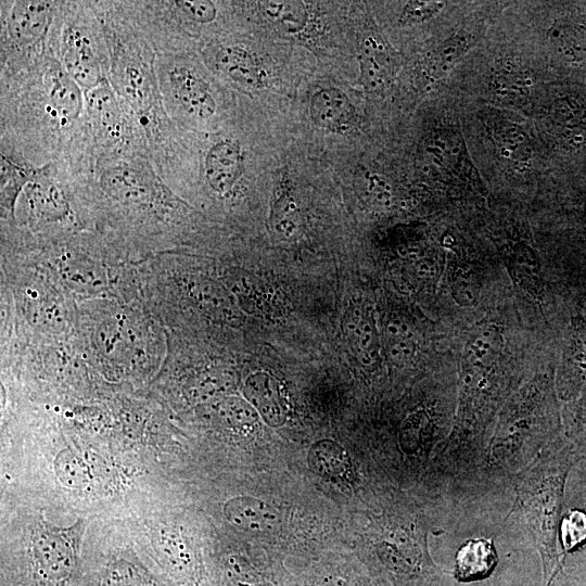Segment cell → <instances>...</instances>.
Here are the masks:
<instances>
[{
	"mask_svg": "<svg viewBox=\"0 0 586 586\" xmlns=\"http://www.w3.org/2000/svg\"><path fill=\"white\" fill-rule=\"evenodd\" d=\"M579 458L572 443L549 444L521 471L517 483L521 507L547 563L546 570L557 559L556 538L564 482Z\"/></svg>",
	"mask_w": 586,
	"mask_h": 586,
	"instance_id": "1",
	"label": "cell"
},
{
	"mask_svg": "<svg viewBox=\"0 0 586 586\" xmlns=\"http://www.w3.org/2000/svg\"><path fill=\"white\" fill-rule=\"evenodd\" d=\"M538 400V390L531 385L507 404L485 451L486 468L492 472H518L548 446L534 433Z\"/></svg>",
	"mask_w": 586,
	"mask_h": 586,
	"instance_id": "2",
	"label": "cell"
},
{
	"mask_svg": "<svg viewBox=\"0 0 586 586\" xmlns=\"http://www.w3.org/2000/svg\"><path fill=\"white\" fill-rule=\"evenodd\" d=\"M477 113L482 131L504 170L522 176L537 168L538 144L515 112L484 105Z\"/></svg>",
	"mask_w": 586,
	"mask_h": 586,
	"instance_id": "3",
	"label": "cell"
},
{
	"mask_svg": "<svg viewBox=\"0 0 586 586\" xmlns=\"http://www.w3.org/2000/svg\"><path fill=\"white\" fill-rule=\"evenodd\" d=\"M483 97L488 105L524 112L533 111L538 97V80L533 69L518 55L498 53L483 77Z\"/></svg>",
	"mask_w": 586,
	"mask_h": 586,
	"instance_id": "4",
	"label": "cell"
},
{
	"mask_svg": "<svg viewBox=\"0 0 586 586\" xmlns=\"http://www.w3.org/2000/svg\"><path fill=\"white\" fill-rule=\"evenodd\" d=\"M423 158L429 169L435 170L450 182L470 183L481 189L482 181L473 165L468 148L455 122H448L430 131L423 142Z\"/></svg>",
	"mask_w": 586,
	"mask_h": 586,
	"instance_id": "5",
	"label": "cell"
},
{
	"mask_svg": "<svg viewBox=\"0 0 586 586\" xmlns=\"http://www.w3.org/2000/svg\"><path fill=\"white\" fill-rule=\"evenodd\" d=\"M535 111L544 131L558 146L582 150L586 145V104L577 95L559 93L539 98Z\"/></svg>",
	"mask_w": 586,
	"mask_h": 586,
	"instance_id": "6",
	"label": "cell"
},
{
	"mask_svg": "<svg viewBox=\"0 0 586 586\" xmlns=\"http://www.w3.org/2000/svg\"><path fill=\"white\" fill-rule=\"evenodd\" d=\"M563 4L542 25L540 37L553 59L568 66H581L586 63V9Z\"/></svg>",
	"mask_w": 586,
	"mask_h": 586,
	"instance_id": "7",
	"label": "cell"
},
{
	"mask_svg": "<svg viewBox=\"0 0 586 586\" xmlns=\"http://www.w3.org/2000/svg\"><path fill=\"white\" fill-rule=\"evenodd\" d=\"M76 563L75 531L48 525L34 543V566L37 575L52 583L66 581Z\"/></svg>",
	"mask_w": 586,
	"mask_h": 586,
	"instance_id": "8",
	"label": "cell"
},
{
	"mask_svg": "<svg viewBox=\"0 0 586 586\" xmlns=\"http://www.w3.org/2000/svg\"><path fill=\"white\" fill-rule=\"evenodd\" d=\"M360 79L370 92H381L396 71V52L379 30H365L358 40Z\"/></svg>",
	"mask_w": 586,
	"mask_h": 586,
	"instance_id": "9",
	"label": "cell"
},
{
	"mask_svg": "<svg viewBox=\"0 0 586 586\" xmlns=\"http://www.w3.org/2000/svg\"><path fill=\"white\" fill-rule=\"evenodd\" d=\"M499 250L512 283L537 303L543 302L545 282L536 250L522 239L509 240Z\"/></svg>",
	"mask_w": 586,
	"mask_h": 586,
	"instance_id": "10",
	"label": "cell"
},
{
	"mask_svg": "<svg viewBox=\"0 0 586 586\" xmlns=\"http://www.w3.org/2000/svg\"><path fill=\"white\" fill-rule=\"evenodd\" d=\"M481 34L472 27H460L449 33L428 53L424 72L433 81L447 77L476 46Z\"/></svg>",
	"mask_w": 586,
	"mask_h": 586,
	"instance_id": "11",
	"label": "cell"
},
{
	"mask_svg": "<svg viewBox=\"0 0 586 586\" xmlns=\"http://www.w3.org/2000/svg\"><path fill=\"white\" fill-rule=\"evenodd\" d=\"M63 60L68 75L86 90L90 91L103 82L91 40L79 28L66 30Z\"/></svg>",
	"mask_w": 586,
	"mask_h": 586,
	"instance_id": "12",
	"label": "cell"
},
{
	"mask_svg": "<svg viewBox=\"0 0 586 586\" xmlns=\"http://www.w3.org/2000/svg\"><path fill=\"white\" fill-rule=\"evenodd\" d=\"M309 114L318 127L340 135L351 131L356 122L351 100L334 87L321 88L313 94Z\"/></svg>",
	"mask_w": 586,
	"mask_h": 586,
	"instance_id": "13",
	"label": "cell"
},
{
	"mask_svg": "<svg viewBox=\"0 0 586 586\" xmlns=\"http://www.w3.org/2000/svg\"><path fill=\"white\" fill-rule=\"evenodd\" d=\"M502 336L494 324L479 327L467 340L462 357V378L487 377L502 348Z\"/></svg>",
	"mask_w": 586,
	"mask_h": 586,
	"instance_id": "14",
	"label": "cell"
},
{
	"mask_svg": "<svg viewBox=\"0 0 586 586\" xmlns=\"http://www.w3.org/2000/svg\"><path fill=\"white\" fill-rule=\"evenodd\" d=\"M243 171L240 145L230 140L214 144L205 157V177L213 190L220 194L229 192Z\"/></svg>",
	"mask_w": 586,
	"mask_h": 586,
	"instance_id": "15",
	"label": "cell"
},
{
	"mask_svg": "<svg viewBox=\"0 0 586 586\" xmlns=\"http://www.w3.org/2000/svg\"><path fill=\"white\" fill-rule=\"evenodd\" d=\"M169 80L175 98L188 113L201 118L215 113L216 103L209 87L196 73L176 67L169 73Z\"/></svg>",
	"mask_w": 586,
	"mask_h": 586,
	"instance_id": "16",
	"label": "cell"
},
{
	"mask_svg": "<svg viewBox=\"0 0 586 586\" xmlns=\"http://www.w3.org/2000/svg\"><path fill=\"white\" fill-rule=\"evenodd\" d=\"M586 385V324H578L563 355L558 374V392L570 399Z\"/></svg>",
	"mask_w": 586,
	"mask_h": 586,
	"instance_id": "17",
	"label": "cell"
},
{
	"mask_svg": "<svg viewBox=\"0 0 586 586\" xmlns=\"http://www.w3.org/2000/svg\"><path fill=\"white\" fill-rule=\"evenodd\" d=\"M498 562L492 539L471 538L457 551L455 577L459 582H474L486 578Z\"/></svg>",
	"mask_w": 586,
	"mask_h": 586,
	"instance_id": "18",
	"label": "cell"
},
{
	"mask_svg": "<svg viewBox=\"0 0 586 586\" xmlns=\"http://www.w3.org/2000/svg\"><path fill=\"white\" fill-rule=\"evenodd\" d=\"M343 331L355 356L365 365H373L379 357V336L370 313L351 307L344 316Z\"/></svg>",
	"mask_w": 586,
	"mask_h": 586,
	"instance_id": "19",
	"label": "cell"
},
{
	"mask_svg": "<svg viewBox=\"0 0 586 586\" xmlns=\"http://www.w3.org/2000/svg\"><path fill=\"white\" fill-rule=\"evenodd\" d=\"M216 66L232 80L247 88H264L267 75L258 59L240 46L222 47L215 58Z\"/></svg>",
	"mask_w": 586,
	"mask_h": 586,
	"instance_id": "20",
	"label": "cell"
},
{
	"mask_svg": "<svg viewBox=\"0 0 586 586\" xmlns=\"http://www.w3.org/2000/svg\"><path fill=\"white\" fill-rule=\"evenodd\" d=\"M224 514L233 525L253 532L273 530L279 523L278 512L266 501L251 496H238L224 506Z\"/></svg>",
	"mask_w": 586,
	"mask_h": 586,
	"instance_id": "21",
	"label": "cell"
},
{
	"mask_svg": "<svg viewBox=\"0 0 586 586\" xmlns=\"http://www.w3.org/2000/svg\"><path fill=\"white\" fill-rule=\"evenodd\" d=\"M50 17V3L20 1L11 10L8 28L11 38L18 44H29L43 33Z\"/></svg>",
	"mask_w": 586,
	"mask_h": 586,
	"instance_id": "22",
	"label": "cell"
},
{
	"mask_svg": "<svg viewBox=\"0 0 586 586\" xmlns=\"http://www.w3.org/2000/svg\"><path fill=\"white\" fill-rule=\"evenodd\" d=\"M245 395L270 425L284 422L285 410L277 381L268 373L251 375L245 384Z\"/></svg>",
	"mask_w": 586,
	"mask_h": 586,
	"instance_id": "23",
	"label": "cell"
},
{
	"mask_svg": "<svg viewBox=\"0 0 586 586\" xmlns=\"http://www.w3.org/2000/svg\"><path fill=\"white\" fill-rule=\"evenodd\" d=\"M447 281L450 295L458 305L469 307L477 302L482 276L473 262L454 254L447 266Z\"/></svg>",
	"mask_w": 586,
	"mask_h": 586,
	"instance_id": "24",
	"label": "cell"
},
{
	"mask_svg": "<svg viewBox=\"0 0 586 586\" xmlns=\"http://www.w3.org/2000/svg\"><path fill=\"white\" fill-rule=\"evenodd\" d=\"M52 114L61 123L76 118L81 110V93L79 86L65 71L56 69L52 73L48 93Z\"/></svg>",
	"mask_w": 586,
	"mask_h": 586,
	"instance_id": "25",
	"label": "cell"
},
{
	"mask_svg": "<svg viewBox=\"0 0 586 586\" xmlns=\"http://www.w3.org/2000/svg\"><path fill=\"white\" fill-rule=\"evenodd\" d=\"M308 461L317 473L334 481H348L352 473L347 453L330 440L315 443L308 453Z\"/></svg>",
	"mask_w": 586,
	"mask_h": 586,
	"instance_id": "26",
	"label": "cell"
},
{
	"mask_svg": "<svg viewBox=\"0 0 586 586\" xmlns=\"http://www.w3.org/2000/svg\"><path fill=\"white\" fill-rule=\"evenodd\" d=\"M300 220L291 182L286 177H282L272 203L271 224L282 238L292 239L300 230Z\"/></svg>",
	"mask_w": 586,
	"mask_h": 586,
	"instance_id": "27",
	"label": "cell"
},
{
	"mask_svg": "<svg viewBox=\"0 0 586 586\" xmlns=\"http://www.w3.org/2000/svg\"><path fill=\"white\" fill-rule=\"evenodd\" d=\"M259 4L266 18L278 30L296 34L306 26L308 12L304 2L266 1Z\"/></svg>",
	"mask_w": 586,
	"mask_h": 586,
	"instance_id": "28",
	"label": "cell"
},
{
	"mask_svg": "<svg viewBox=\"0 0 586 586\" xmlns=\"http://www.w3.org/2000/svg\"><path fill=\"white\" fill-rule=\"evenodd\" d=\"M385 351L395 364L409 361L417 352L415 332L398 318L391 319L385 326Z\"/></svg>",
	"mask_w": 586,
	"mask_h": 586,
	"instance_id": "29",
	"label": "cell"
},
{
	"mask_svg": "<svg viewBox=\"0 0 586 586\" xmlns=\"http://www.w3.org/2000/svg\"><path fill=\"white\" fill-rule=\"evenodd\" d=\"M100 586H154V583L141 566L127 560H115L105 568Z\"/></svg>",
	"mask_w": 586,
	"mask_h": 586,
	"instance_id": "30",
	"label": "cell"
},
{
	"mask_svg": "<svg viewBox=\"0 0 586 586\" xmlns=\"http://www.w3.org/2000/svg\"><path fill=\"white\" fill-rule=\"evenodd\" d=\"M101 84L90 90L88 95L89 106L103 129L106 131H116L119 128L118 106L109 88Z\"/></svg>",
	"mask_w": 586,
	"mask_h": 586,
	"instance_id": "31",
	"label": "cell"
},
{
	"mask_svg": "<svg viewBox=\"0 0 586 586\" xmlns=\"http://www.w3.org/2000/svg\"><path fill=\"white\" fill-rule=\"evenodd\" d=\"M446 5L445 1H407L398 16V25L406 27L430 22L437 17Z\"/></svg>",
	"mask_w": 586,
	"mask_h": 586,
	"instance_id": "32",
	"label": "cell"
},
{
	"mask_svg": "<svg viewBox=\"0 0 586 586\" xmlns=\"http://www.w3.org/2000/svg\"><path fill=\"white\" fill-rule=\"evenodd\" d=\"M560 530L564 550L586 546V514L583 511L571 510L563 518Z\"/></svg>",
	"mask_w": 586,
	"mask_h": 586,
	"instance_id": "33",
	"label": "cell"
},
{
	"mask_svg": "<svg viewBox=\"0 0 586 586\" xmlns=\"http://www.w3.org/2000/svg\"><path fill=\"white\" fill-rule=\"evenodd\" d=\"M570 434L572 444L575 446L581 457L586 455V385L576 403L574 419L571 420Z\"/></svg>",
	"mask_w": 586,
	"mask_h": 586,
	"instance_id": "34",
	"label": "cell"
},
{
	"mask_svg": "<svg viewBox=\"0 0 586 586\" xmlns=\"http://www.w3.org/2000/svg\"><path fill=\"white\" fill-rule=\"evenodd\" d=\"M175 3L190 18L199 23L211 22L216 16V8L211 1H176Z\"/></svg>",
	"mask_w": 586,
	"mask_h": 586,
	"instance_id": "35",
	"label": "cell"
},
{
	"mask_svg": "<svg viewBox=\"0 0 586 586\" xmlns=\"http://www.w3.org/2000/svg\"><path fill=\"white\" fill-rule=\"evenodd\" d=\"M361 186L366 194L378 203H385L390 198L387 183L378 175L371 173L365 174Z\"/></svg>",
	"mask_w": 586,
	"mask_h": 586,
	"instance_id": "36",
	"label": "cell"
}]
</instances>
